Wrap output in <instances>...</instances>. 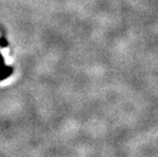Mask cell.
I'll list each match as a JSON object with an SVG mask.
<instances>
[{"instance_id": "obj_1", "label": "cell", "mask_w": 158, "mask_h": 157, "mask_svg": "<svg viewBox=\"0 0 158 157\" xmlns=\"http://www.w3.org/2000/svg\"><path fill=\"white\" fill-rule=\"evenodd\" d=\"M12 74V68L10 66L6 65L4 68L0 69V81L6 80Z\"/></svg>"}, {"instance_id": "obj_2", "label": "cell", "mask_w": 158, "mask_h": 157, "mask_svg": "<svg viewBox=\"0 0 158 157\" xmlns=\"http://www.w3.org/2000/svg\"><path fill=\"white\" fill-rule=\"evenodd\" d=\"M5 66H6V64H5V62H4V58L2 57V55L0 54V69L4 68Z\"/></svg>"}, {"instance_id": "obj_3", "label": "cell", "mask_w": 158, "mask_h": 157, "mask_svg": "<svg viewBox=\"0 0 158 157\" xmlns=\"http://www.w3.org/2000/svg\"><path fill=\"white\" fill-rule=\"evenodd\" d=\"M0 45H1L2 47H7L8 46V42L6 41L5 38H0Z\"/></svg>"}]
</instances>
